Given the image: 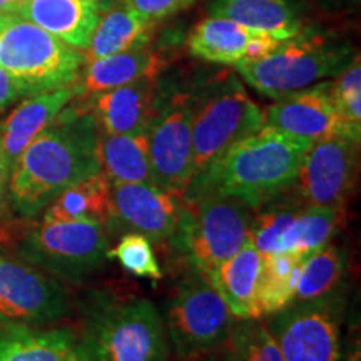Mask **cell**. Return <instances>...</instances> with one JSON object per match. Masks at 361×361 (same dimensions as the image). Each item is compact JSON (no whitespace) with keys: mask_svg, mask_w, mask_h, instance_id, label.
Listing matches in <instances>:
<instances>
[{"mask_svg":"<svg viewBox=\"0 0 361 361\" xmlns=\"http://www.w3.org/2000/svg\"><path fill=\"white\" fill-rule=\"evenodd\" d=\"M99 130L82 107H66L13 162L8 174V207L34 218L71 184L101 173Z\"/></svg>","mask_w":361,"mask_h":361,"instance_id":"cell-1","label":"cell"},{"mask_svg":"<svg viewBox=\"0 0 361 361\" xmlns=\"http://www.w3.org/2000/svg\"><path fill=\"white\" fill-rule=\"evenodd\" d=\"M109 231L97 221L40 223L19 243V255L35 268L67 281H84L109 256Z\"/></svg>","mask_w":361,"mask_h":361,"instance_id":"cell-8","label":"cell"},{"mask_svg":"<svg viewBox=\"0 0 361 361\" xmlns=\"http://www.w3.org/2000/svg\"><path fill=\"white\" fill-rule=\"evenodd\" d=\"M101 16L99 0H24L16 17L84 52Z\"/></svg>","mask_w":361,"mask_h":361,"instance_id":"cell-18","label":"cell"},{"mask_svg":"<svg viewBox=\"0 0 361 361\" xmlns=\"http://www.w3.org/2000/svg\"><path fill=\"white\" fill-rule=\"evenodd\" d=\"M156 22L149 20L128 2L102 13L84 51V62L128 52L149 44Z\"/></svg>","mask_w":361,"mask_h":361,"instance_id":"cell-23","label":"cell"},{"mask_svg":"<svg viewBox=\"0 0 361 361\" xmlns=\"http://www.w3.org/2000/svg\"><path fill=\"white\" fill-rule=\"evenodd\" d=\"M109 258H116L130 274L139 278L161 279L162 269L157 261L151 241L139 233H126L119 243L107 251Z\"/></svg>","mask_w":361,"mask_h":361,"instance_id":"cell-32","label":"cell"},{"mask_svg":"<svg viewBox=\"0 0 361 361\" xmlns=\"http://www.w3.org/2000/svg\"><path fill=\"white\" fill-rule=\"evenodd\" d=\"M341 213L328 207L301 204L283 239V250L305 256L331 241L340 226Z\"/></svg>","mask_w":361,"mask_h":361,"instance_id":"cell-29","label":"cell"},{"mask_svg":"<svg viewBox=\"0 0 361 361\" xmlns=\"http://www.w3.org/2000/svg\"><path fill=\"white\" fill-rule=\"evenodd\" d=\"M82 338L92 361H168L164 318L146 298L99 305Z\"/></svg>","mask_w":361,"mask_h":361,"instance_id":"cell-5","label":"cell"},{"mask_svg":"<svg viewBox=\"0 0 361 361\" xmlns=\"http://www.w3.org/2000/svg\"><path fill=\"white\" fill-rule=\"evenodd\" d=\"M355 54L348 45L319 35L283 40L274 51L255 61H243L236 71L243 79L268 97H281L310 87L318 80L336 78L350 64Z\"/></svg>","mask_w":361,"mask_h":361,"instance_id":"cell-6","label":"cell"},{"mask_svg":"<svg viewBox=\"0 0 361 361\" xmlns=\"http://www.w3.org/2000/svg\"><path fill=\"white\" fill-rule=\"evenodd\" d=\"M311 144L308 139L263 126L226 152L200 197L231 196L258 209L290 191Z\"/></svg>","mask_w":361,"mask_h":361,"instance_id":"cell-2","label":"cell"},{"mask_svg":"<svg viewBox=\"0 0 361 361\" xmlns=\"http://www.w3.org/2000/svg\"><path fill=\"white\" fill-rule=\"evenodd\" d=\"M8 171L6 159H4L2 144H0V218H4L8 209V200H7V186H8Z\"/></svg>","mask_w":361,"mask_h":361,"instance_id":"cell-35","label":"cell"},{"mask_svg":"<svg viewBox=\"0 0 361 361\" xmlns=\"http://www.w3.org/2000/svg\"><path fill=\"white\" fill-rule=\"evenodd\" d=\"M180 213L183 200L154 183H111L107 231L126 229L162 243L173 238Z\"/></svg>","mask_w":361,"mask_h":361,"instance_id":"cell-14","label":"cell"},{"mask_svg":"<svg viewBox=\"0 0 361 361\" xmlns=\"http://www.w3.org/2000/svg\"><path fill=\"white\" fill-rule=\"evenodd\" d=\"M301 261L303 258L291 251L271 252L263 256L259 279L261 314L271 316L293 303Z\"/></svg>","mask_w":361,"mask_h":361,"instance_id":"cell-28","label":"cell"},{"mask_svg":"<svg viewBox=\"0 0 361 361\" xmlns=\"http://www.w3.org/2000/svg\"><path fill=\"white\" fill-rule=\"evenodd\" d=\"M263 112L264 128L283 130L311 142L331 135L350 137L329 97V82L310 85L278 97L276 102Z\"/></svg>","mask_w":361,"mask_h":361,"instance_id":"cell-15","label":"cell"},{"mask_svg":"<svg viewBox=\"0 0 361 361\" xmlns=\"http://www.w3.org/2000/svg\"><path fill=\"white\" fill-rule=\"evenodd\" d=\"M20 97H24L20 85L6 71L0 69V114Z\"/></svg>","mask_w":361,"mask_h":361,"instance_id":"cell-34","label":"cell"},{"mask_svg":"<svg viewBox=\"0 0 361 361\" xmlns=\"http://www.w3.org/2000/svg\"><path fill=\"white\" fill-rule=\"evenodd\" d=\"M358 171L360 141L346 135H331L311 144L291 191L303 204L343 213L353 197Z\"/></svg>","mask_w":361,"mask_h":361,"instance_id":"cell-13","label":"cell"},{"mask_svg":"<svg viewBox=\"0 0 361 361\" xmlns=\"http://www.w3.org/2000/svg\"><path fill=\"white\" fill-rule=\"evenodd\" d=\"M166 66L168 61L161 52L144 45L128 52L84 62L74 87L78 96H92L139 79L159 78Z\"/></svg>","mask_w":361,"mask_h":361,"instance_id":"cell-22","label":"cell"},{"mask_svg":"<svg viewBox=\"0 0 361 361\" xmlns=\"http://www.w3.org/2000/svg\"><path fill=\"white\" fill-rule=\"evenodd\" d=\"M139 13L147 17L149 20L159 22L166 17L174 16L180 11H186L196 4V0H126Z\"/></svg>","mask_w":361,"mask_h":361,"instance_id":"cell-33","label":"cell"},{"mask_svg":"<svg viewBox=\"0 0 361 361\" xmlns=\"http://www.w3.org/2000/svg\"><path fill=\"white\" fill-rule=\"evenodd\" d=\"M345 293L291 303L271 314L266 326L284 361H341Z\"/></svg>","mask_w":361,"mask_h":361,"instance_id":"cell-11","label":"cell"},{"mask_svg":"<svg viewBox=\"0 0 361 361\" xmlns=\"http://www.w3.org/2000/svg\"><path fill=\"white\" fill-rule=\"evenodd\" d=\"M263 255L256 250L251 238L231 258L211 271L207 281L236 319H261L259 279Z\"/></svg>","mask_w":361,"mask_h":361,"instance_id":"cell-20","label":"cell"},{"mask_svg":"<svg viewBox=\"0 0 361 361\" xmlns=\"http://www.w3.org/2000/svg\"><path fill=\"white\" fill-rule=\"evenodd\" d=\"M192 94L183 89L157 92L147 123L151 179L183 200L192 174Z\"/></svg>","mask_w":361,"mask_h":361,"instance_id":"cell-9","label":"cell"},{"mask_svg":"<svg viewBox=\"0 0 361 361\" xmlns=\"http://www.w3.org/2000/svg\"><path fill=\"white\" fill-rule=\"evenodd\" d=\"M24 0H0V13L6 16H17V11Z\"/></svg>","mask_w":361,"mask_h":361,"instance_id":"cell-37","label":"cell"},{"mask_svg":"<svg viewBox=\"0 0 361 361\" xmlns=\"http://www.w3.org/2000/svg\"><path fill=\"white\" fill-rule=\"evenodd\" d=\"M236 318L204 276L183 279L166 310V331L179 358L206 355L224 345Z\"/></svg>","mask_w":361,"mask_h":361,"instance_id":"cell-10","label":"cell"},{"mask_svg":"<svg viewBox=\"0 0 361 361\" xmlns=\"http://www.w3.org/2000/svg\"><path fill=\"white\" fill-rule=\"evenodd\" d=\"M42 223L97 221L107 228L111 216V180L102 173L71 184L45 206Z\"/></svg>","mask_w":361,"mask_h":361,"instance_id":"cell-24","label":"cell"},{"mask_svg":"<svg viewBox=\"0 0 361 361\" xmlns=\"http://www.w3.org/2000/svg\"><path fill=\"white\" fill-rule=\"evenodd\" d=\"M84 66V52L13 17L0 30V69L20 85L24 97L74 85Z\"/></svg>","mask_w":361,"mask_h":361,"instance_id":"cell-7","label":"cell"},{"mask_svg":"<svg viewBox=\"0 0 361 361\" xmlns=\"http://www.w3.org/2000/svg\"><path fill=\"white\" fill-rule=\"evenodd\" d=\"M0 361H92L69 328L0 326Z\"/></svg>","mask_w":361,"mask_h":361,"instance_id":"cell-21","label":"cell"},{"mask_svg":"<svg viewBox=\"0 0 361 361\" xmlns=\"http://www.w3.org/2000/svg\"><path fill=\"white\" fill-rule=\"evenodd\" d=\"M97 156L101 173L111 183H152L147 128L133 134L99 133Z\"/></svg>","mask_w":361,"mask_h":361,"instance_id":"cell-26","label":"cell"},{"mask_svg":"<svg viewBox=\"0 0 361 361\" xmlns=\"http://www.w3.org/2000/svg\"><path fill=\"white\" fill-rule=\"evenodd\" d=\"M159 80L146 78L92 94L90 109L97 130L104 134H133L147 128Z\"/></svg>","mask_w":361,"mask_h":361,"instance_id":"cell-17","label":"cell"},{"mask_svg":"<svg viewBox=\"0 0 361 361\" xmlns=\"http://www.w3.org/2000/svg\"><path fill=\"white\" fill-rule=\"evenodd\" d=\"M329 97L346 134L355 141L361 139V62L360 56L329 82Z\"/></svg>","mask_w":361,"mask_h":361,"instance_id":"cell-31","label":"cell"},{"mask_svg":"<svg viewBox=\"0 0 361 361\" xmlns=\"http://www.w3.org/2000/svg\"><path fill=\"white\" fill-rule=\"evenodd\" d=\"M211 12L281 40L301 34V24L288 0H214Z\"/></svg>","mask_w":361,"mask_h":361,"instance_id":"cell-25","label":"cell"},{"mask_svg":"<svg viewBox=\"0 0 361 361\" xmlns=\"http://www.w3.org/2000/svg\"><path fill=\"white\" fill-rule=\"evenodd\" d=\"M223 346L229 361H284L273 335L261 319H236Z\"/></svg>","mask_w":361,"mask_h":361,"instance_id":"cell-30","label":"cell"},{"mask_svg":"<svg viewBox=\"0 0 361 361\" xmlns=\"http://www.w3.org/2000/svg\"><path fill=\"white\" fill-rule=\"evenodd\" d=\"M13 17L16 16H6V13H0V30L4 29V27H6L8 22H11Z\"/></svg>","mask_w":361,"mask_h":361,"instance_id":"cell-38","label":"cell"},{"mask_svg":"<svg viewBox=\"0 0 361 361\" xmlns=\"http://www.w3.org/2000/svg\"><path fill=\"white\" fill-rule=\"evenodd\" d=\"M264 112L236 78L216 79L192 94V174L183 202L196 201L234 144L263 128Z\"/></svg>","mask_w":361,"mask_h":361,"instance_id":"cell-3","label":"cell"},{"mask_svg":"<svg viewBox=\"0 0 361 361\" xmlns=\"http://www.w3.org/2000/svg\"><path fill=\"white\" fill-rule=\"evenodd\" d=\"M78 97L74 85L34 94L0 123V144L8 171L24 149Z\"/></svg>","mask_w":361,"mask_h":361,"instance_id":"cell-19","label":"cell"},{"mask_svg":"<svg viewBox=\"0 0 361 361\" xmlns=\"http://www.w3.org/2000/svg\"><path fill=\"white\" fill-rule=\"evenodd\" d=\"M69 313L66 288L24 259L0 252V326L61 322Z\"/></svg>","mask_w":361,"mask_h":361,"instance_id":"cell-12","label":"cell"},{"mask_svg":"<svg viewBox=\"0 0 361 361\" xmlns=\"http://www.w3.org/2000/svg\"><path fill=\"white\" fill-rule=\"evenodd\" d=\"M341 361H361V348H360V338L356 336V340H351L346 350L345 356H341Z\"/></svg>","mask_w":361,"mask_h":361,"instance_id":"cell-36","label":"cell"},{"mask_svg":"<svg viewBox=\"0 0 361 361\" xmlns=\"http://www.w3.org/2000/svg\"><path fill=\"white\" fill-rule=\"evenodd\" d=\"M348 251L333 243L305 256L293 303L316 300L340 291L348 273Z\"/></svg>","mask_w":361,"mask_h":361,"instance_id":"cell-27","label":"cell"},{"mask_svg":"<svg viewBox=\"0 0 361 361\" xmlns=\"http://www.w3.org/2000/svg\"><path fill=\"white\" fill-rule=\"evenodd\" d=\"M281 39L258 32L224 17H206L188 35V51L192 57L213 64L236 66L255 61L278 47Z\"/></svg>","mask_w":361,"mask_h":361,"instance_id":"cell-16","label":"cell"},{"mask_svg":"<svg viewBox=\"0 0 361 361\" xmlns=\"http://www.w3.org/2000/svg\"><path fill=\"white\" fill-rule=\"evenodd\" d=\"M252 218L255 209L236 197L206 194L183 204L178 228L169 241L194 273L207 279L211 271L246 245Z\"/></svg>","mask_w":361,"mask_h":361,"instance_id":"cell-4","label":"cell"}]
</instances>
